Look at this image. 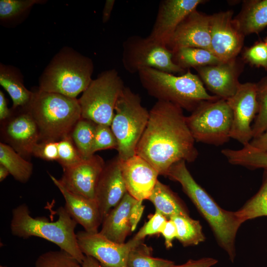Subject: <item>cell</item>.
Instances as JSON below:
<instances>
[{
	"mask_svg": "<svg viewBox=\"0 0 267 267\" xmlns=\"http://www.w3.org/2000/svg\"><path fill=\"white\" fill-rule=\"evenodd\" d=\"M235 214L243 223L247 220L267 216V169H264L262 185L258 192Z\"/></svg>",
	"mask_w": 267,
	"mask_h": 267,
	"instance_id": "31",
	"label": "cell"
},
{
	"mask_svg": "<svg viewBox=\"0 0 267 267\" xmlns=\"http://www.w3.org/2000/svg\"><path fill=\"white\" fill-rule=\"evenodd\" d=\"M257 85L253 83L241 84L236 93L226 100L232 112L230 138L243 146L253 138L251 123L258 113Z\"/></svg>",
	"mask_w": 267,
	"mask_h": 267,
	"instance_id": "12",
	"label": "cell"
},
{
	"mask_svg": "<svg viewBox=\"0 0 267 267\" xmlns=\"http://www.w3.org/2000/svg\"><path fill=\"white\" fill-rule=\"evenodd\" d=\"M168 219L163 215L156 212L144 225L140 229L134 237L143 241L148 235L160 233Z\"/></svg>",
	"mask_w": 267,
	"mask_h": 267,
	"instance_id": "39",
	"label": "cell"
},
{
	"mask_svg": "<svg viewBox=\"0 0 267 267\" xmlns=\"http://www.w3.org/2000/svg\"><path fill=\"white\" fill-rule=\"evenodd\" d=\"M49 176L62 194L65 202L64 207L71 217L84 227L85 231L91 233L98 232L103 220L96 200L69 191L59 179L52 175Z\"/></svg>",
	"mask_w": 267,
	"mask_h": 267,
	"instance_id": "21",
	"label": "cell"
},
{
	"mask_svg": "<svg viewBox=\"0 0 267 267\" xmlns=\"http://www.w3.org/2000/svg\"><path fill=\"white\" fill-rule=\"evenodd\" d=\"M122 61L125 69L131 74L146 68L173 74L186 72L174 62L172 52L166 45L148 37L134 35L128 38L123 44Z\"/></svg>",
	"mask_w": 267,
	"mask_h": 267,
	"instance_id": "10",
	"label": "cell"
},
{
	"mask_svg": "<svg viewBox=\"0 0 267 267\" xmlns=\"http://www.w3.org/2000/svg\"><path fill=\"white\" fill-rule=\"evenodd\" d=\"M204 2L203 0L161 1L154 25L148 37L166 46L179 25Z\"/></svg>",
	"mask_w": 267,
	"mask_h": 267,
	"instance_id": "15",
	"label": "cell"
},
{
	"mask_svg": "<svg viewBox=\"0 0 267 267\" xmlns=\"http://www.w3.org/2000/svg\"><path fill=\"white\" fill-rule=\"evenodd\" d=\"M149 116V111L142 105L139 94L125 87L117 101L110 126L117 141V156L121 161L136 154Z\"/></svg>",
	"mask_w": 267,
	"mask_h": 267,
	"instance_id": "7",
	"label": "cell"
},
{
	"mask_svg": "<svg viewBox=\"0 0 267 267\" xmlns=\"http://www.w3.org/2000/svg\"><path fill=\"white\" fill-rule=\"evenodd\" d=\"M172 52L182 47H196L211 51L210 15L197 9L179 25L166 45Z\"/></svg>",
	"mask_w": 267,
	"mask_h": 267,
	"instance_id": "18",
	"label": "cell"
},
{
	"mask_svg": "<svg viewBox=\"0 0 267 267\" xmlns=\"http://www.w3.org/2000/svg\"><path fill=\"white\" fill-rule=\"evenodd\" d=\"M82 266V267H103L94 258L88 256H85Z\"/></svg>",
	"mask_w": 267,
	"mask_h": 267,
	"instance_id": "47",
	"label": "cell"
},
{
	"mask_svg": "<svg viewBox=\"0 0 267 267\" xmlns=\"http://www.w3.org/2000/svg\"><path fill=\"white\" fill-rule=\"evenodd\" d=\"M233 11L210 15L211 51L222 62L235 59L243 46L245 36L235 25Z\"/></svg>",
	"mask_w": 267,
	"mask_h": 267,
	"instance_id": "13",
	"label": "cell"
},
{
	"mask_svg": "<svg viewBox=\"0 0 267 267\" xmlns=\"http://www.w3.org/2000/svg\"><path fill=\"white\" fill-rule=\"evenodd\" d=\"M264 42L267 45V36L266 37L265 39V41Z\"/></svg>",
	"mask_w": 267,
	"mask_h": 267,
	"instance_id": "49",
	"label": "cell"
},
{
	"mask_svg": "<svg viewBox=\"0 0 267 267\" xmlns=\"http://www.w3.org/2000/svg\"><path fill=\"white\" fill-rule=\"evenodd\" d=\"M136 200L127 192L104 217L99 233L113 242L125 243L127 237L132 232L130 213Z\"/></svg>",
	"mask_w": 267,
	"mask_h": 267,
	"instance_id": "22",
	"label": "cell"
},
{
	"mask_svg": "<svg viewBox=\"0 0 267 267\" xmlns=\"http://www.w3.org/2000/svg\"><path fill=\"white\" fill-rule=\"evenodd\" d=\"M183 109L172 103L157 100L149 111L145 129L137 145L136 154L166 176L180 161L194 162L198 156Z\"/></svg>",
	"mask_w": 267,
	"mask_h": 267,
	"instance_id": "1",
	"label": "cell"
},
{
	"mask_svg": "<svg viewBox=\"0 0 267 267\" xmlns=\"http://www.w3.org/2000/svg\"><path fill=\"white\" fill-rule=\"evenodd\" d=\"M152 249L142 242L130 251L127 267H172L173 261L152 257Z\"/></svg>",
	"mask_w": 267,
	"mask_h": 267,
	"instance_id": "32",
	"label": "cell"
},
{
	"mask_svg": "<svg viewBox=\"0 0 267 267\" xmlns=\"http://www.w3.org/2000/svg\"><path fill=\"white\" fill-rule=\"evenodd\" d=\"M9 174L8 169L3 165L0 164V181H2Z\"/></svg>",
	"mask_w": 267,
	"mask_h": 267,
	"instance_id": "48",
	"label": "cell"
},
{
	"mask_svg": "<svg viewBox=\"0 0 267 267\" xmlns=\"http://www.w3.org/2000/svg\"><path fill=\"white\" fill-rule=\"evenodd\" d=\"M166 176L180 184L184 192L209 223L220 246L233 262L236 256L235 239L243 223L235 212L222 209L195 180L185 161H180L172 166Z\"/></svg>",
	"mask_w": 267,
	"mask_h": 267,
	"instance_id": "2",
	"label": "cell"
},
{
	"mask_svg": "<svg viewBox=\"0 0 267 267\" xmlns=\"http://www.w3.org/2000/svg\"><path fill=\"white\" fill-rule=\"evenodd\" d=\"M142 200H136L132 206L130 213V221L132 226V231H134L139 222L143 214L144 206Z\"/></svg>",
	"mask_w": 267,
	"mask_h": 267,
	"instance_id": "42",
	"label": "cell"
},
{
	"mask_svg": "<svg viewBox=\"0 0 267 267\" xmlns=\"http://www.w3.org/2000/svg\"><path fill=\"white\" fill-rule=\"evenodd\" d=\"M118 156L105 163L95 194L102 220L127 193Z\"/></svg>",
	"mask_w": 267,
	"mask_h": 267,
	"instance_id": "20",
	"label": "cell"
},
{
	"mask_svg": "<svg viewBox=\"0 0 267 267\" xmlns=\"http://www.w3.org/2000/svg\"><path fill=\"white\" fill-rule=\"evenodd\" d=\"M222 153L232 165L251 169H267V152L258 150L249 144L240 149H224Z\"/></svg>",
	"mask_w": 267,
	"mask_h": 267,
	"instance_id": "28",
	"label": "cell"
},
{
	"mask_svg": "<svg viewBox=\"0 0 267 267\" xmlns=\"http://www.w3.org/2000/svg\"><path fill=\"white\" fill-rule=\"evenodd\" d=\"M96 124L81 118L73 128L70 135L78 151L83 159L94 155L92 148Z\"/></svg>",
	"mask_w": 267,
	"mask_h": 267,
	"instance_id": "30",
	"label": "cell"
},
{
	"mask_svg": "<svg viewBox=\"0 0 267 267\" xmlns=\"http://www.w3.org/2000/svg\"><path fill=\"white\" fill-rule=\"evenodd\" d=\"M91 59L69 48L62 49L42 74L39 90L76 98L92 80Z\"/></svg>",
	"mask_w": 267,
	"mask_h": 267,
	"instance_id": "6",
	"label": "cell"
},
{
	"mask_svg": "<svg viewBox=\"0 0 267 267\" xmlns=\"http://www.w3.org/2000/svg\"><path fill=\"white\" fill-rule=\"evenodd\" d=\"M233 20L244 36L259 33L267 26V0H245Z\"/></svg>",
	"mask_w": 267,
	"mask_h": 267,
	"instance_id": "23",
	"label": "cell"
},
{
	"mask_svg": "<svg viewBox=\"0 0 267 267\" xmlns=\"http://www.w3.org/2000/svg\"><path fill=\"white\" fill-rule=\"evenodd\" d=\"M39 131L40 141H58L70 133L82 118L76 98L41 91L33 92L26 107Z\"/></svg>",
	"mask_w": 267,
	"mask_h": 267,
	"instance_id": "5",
	"label": "cell"
},
{
	"mask_svg": "<svg viewBox=\"0 0 267 267\" xmlns=\"http://www.w3.org/2000/svg\"><path fill=\"white\" fill-rule=\"evenodd\" d=\"M170 219L177 228V239L183 246L197 245L205 241V237L199 221L183 215H176Z\"/></svg>",
	"mask_w": 267,
	"mask_h": 267,
	"instance_id": "29",
	"label": "cell"
},
{
	"mask_svg": "<svg viewBox=\"0 0 267 267\" xmlns=\"http://www.w3.org/2000/svg\"><path fill=\"white\" fill-rule=\"evenodd\" d=\"M76 235L82 253L94 258L103 267H127L130 251L143 242L134 237L127 242L120 244L109 240L99 232L91 233L79 231Z\"/></svg>",
	"mask_w": 267,
	"mask_h": 267,
	"instance_id": "11",
	"label": "cell"
},
{
	"mask_svg": "<svg viewBox=\"0 0 267 267\" xmlns=\"http://www.w3.org/2000/svg\"><path fill=\"white\" fill-rule=\"evenodd\" d=\"M32 155L46 161H57L58 158L57 141H39L34 146Z\"/></svg>",
	"mask_w": 267,
	"mask_h": 267,
	"instance_id": "40",
	"label": "cell"
},
{
	"mask_svg": "<svg viewBox=\"0 0 267 267\" xmlns=\"http://www.w3.org/2000/svg\"><path fill=\"white\" fill-rule=\"evenodd\" d=\"M57 146L58 158L57 161L63 169L74 166L84 159L78 151L70 134L58 141Z\"/></svg>",
	"mask_w": 267,
	"mask_h": 267,
	"instance_id": "35",
	"label": "cell"
},
{
	"mask_svg": "<svg viewBox=\"0 0 267 267\" xmlns=\"http://www.w3.org/2000/svg\"><path fill=\"white\" fill-rule=\"evenodd\" d=\"M218 263L216 259L204 257L198 260H189L186 263L180 265H174L172 267H211Z\"/></svg>",
	"mask_w": 267,
	"mask_h": 267,
	"instance_id": "43",
	"label": "cell"
},
{
	"mask_svg": "<svg viewBox=\"0 0 267 267\" xmlns=\"http://www.w3.org/2000/svg\"><path fill=\"white\" fill-rule=\"evenodd\" d=\"M160 233L165 239L166 248H172L173 240L177 237V230L174 222L171 219L167 220Z\"/></svg>",
	"mask_w": 267,
	"mask_h": 267,
	"instance_id": "41",
	"label": "cell"
},
{
	"mask_svg": "<svg viewBox=\"0 0 267 267\" xmlns=\"http://www.w3.org/2000/svg\"><path fill=\"white\" fill-rule=\"evenodd\" d=\"M125 86L114 69L101 73L78 99L82 118L111 126L117 101Z\"/></svg>",
	"mask_w": 267,
	"mask_h": 267,
	"instance_id": "8",
	"label": "cell"
},
{
	"mask_svg": "<svg viewBox=\"0 0 267 267\" xmlns=\"http://www.w3.org/2000/svg\"><path fill=\"white\" fill-rule=\"evenodd\" d=\"M0 164L5 166L17 181L25 183L30 179L33 164L18 154L9 145L0 143Z\"/></svg>",
	"mask_w": 267,
	"mask_h": 267,
	"instance_id": "26",
	"label": "cell"
},
{
	"mask_svg": "<svg viewBox=\"0 0 267 267\" xmlns=\"http://www.w3.org/2000/svg\"><path fill=\"white\" fill-rule=\"evenodd\" d=\"M105 165L101 156L94 154L74 166L64 169L59 180L69 191L95 200L96 186Z\"/></svg>",
	"mask_w": 267,
	"mask_h": 267,
	"instance_id": "16",
	"label": "cell"
},
{
	"mask_svg": "<svg viewBox=\"0 0 267 267\" xmlns=\"http://www.w3.org/2000/svg\"><path fill=\"white\" fill-rule=\"evenodd\" d=\"M185 119L196 141L219 146L230 138L232 112L224 99L201 102Z\"/></svg>",
	"mask_w": 267,
	"mask_h": 267,
	"instance_id": "9",
	"label": "cell"
},
{
	"mask_svg": "<svg viewBox=\"0 0 267 267\" xmlns=\"http://www.w3.org/2000/svg\"><path fill=\"white\" fill-rule=\"evenodd\" d=\"M249 144L258 150L267 152V131L253 138Z\"/></svg>",
	"mask_w": 267,
	"mask_h": 267,
	"instance_id": "44",
	"label": "cell"
},
{
	"mask_svg": "<svg viewBox=\"0 0 267 267\" xmlns=\"http://www.w3.org/2000/svg\"><path fill=\"white\" fill-rule=\"evenodd\" d=\"M138 74L140 83L149 95L190 112L203 101L220 98L209 94L199 76L189 69L180 76L153 68L142 70Z\"/></svg>",
	"mask_w": 267,
	"mask_h": 267,
	"instance_id": "4",
	"label": "cell"
},
{
	"mask_svg": "<svg viewBox=\"0 0 267 267\" xmlns=\"http://www.w3.org/2000/svg\"><path fill=\"white\" fill-rule=\"evenodd\" d=\"M41 1L39 0H0V18L6 20L17 16Z\"/></svg>",
	"mask_w": 267,
	"mask_h": 267,
	"instance_id": "36",
	"label": "cell"
},
{
	"mask_svg": "<svg viewBox=\"0 0 267 267\" xmlns=\"http://www.w3.org/2000/svg\"><path fill=\"white\" fill-rule=\"evenodd\" d=\"M0 267H7L5 266H3V265H0Z\"/></svg>",
	"mask_w": 267,
	"mask_h": 267,
	"instance_id": "50",
	"label": "cell"
},
{
	"mask_svg": "<svg viewBox=\"0 0 267 267\" xmlns=\"http://www.w3.org/2000/svg\"><path fill=\"white\" fill-rule=\"evenodd\" d=\"M58 219L49 221L46 218L31 216L28 206L20 204L12 211L10 228L12 234L27 239L32 236L50 241L82 263L85 255L79 246L75 230L77 224L65 207L57 211Z\"/></svg>",
	"mask_w": 267,
	"mask_h": 267,
	"instance_id": "3",
	"label": "cell"
},
{
	"mask_svg": "<svg viewBox=\"0 0 267 267\" xmlns=\"http://www.w3.org/2000/svg\"><path fill=\"white\" fill-rule=\"evenodd\" d=\"M114 3V0H106L102 12V21L103 23L107 22L110 19Z\"/></svg>",
	"mask_w": 267,
	"mask_h": 267,
	"instance_id": "46",
	"label": "cell"
},
{
	"mask_svg": "<svg viewBox=\"0 0 267 267\" xmlns=\"http://www.w3.org/2000/svg\"><path fill=\"white\" fill-rule=\"evenodd\" d=\"M172 54L174 62L185 71L221 62L211 51L203 48L182 47Z\"/></svg>",
	"mask_w": 267,
	"mask_h": 267,
	"instance_id": "27",
	"label": "cell"
},
{
	"mask_svg": "<svg viewBox=\"0 0 267 267\" xmlns=\"http://www.w3.org/2000/svg\"><path fill=\"white\" fill-rule=\"evenodd\" d=\"M11 110L7 107V101L3 92L0 90V120L3 121L11 115Z\"/></svg>",
	"mask_w": 267,
	"mask_h": 267,
	"instance_id": "45",
	"label": "cell"
},
{
	"mask_svg": "<svg viewBox=\"0 0 267 267\" xmlns=\"http://www.w3.org/2000/svg\"><path fill=\"white\" fill-rule=\"evenodd\" d=\"M120 164L128 193L137 200H148L158 180V172L137 154L120 160Z\"/></svg>",
	"mask_w": 267,
	"mask_h": 267,
	"instance_id": "19",
	"label": "cell"
},
{
	"mask_svg": "<svg viewBox=\"0 0 267 267\" xmlns=\"http://www.w3.org/2000/svg\"><path fill=\"white\" fill-rule=\"evenodd\" d=\"M117 141L110 126L96 124L92 153L101 150L117 148Z\"/></svg>",
	"mask_w": 267,
	"mask_h": 267,
	"instance_id": "37",
	"label": "cell"
},
{
	"mask_svg": "<svg viewBox=\"0 0 267 267\" xmlns=\"http://www.w3.org/2000/svg\"><path fill=\"white\" fill-rule=\"evenodd\" d=\"M242 56L244 61L250 65L267 70V45L264 42H257L245 48Z\"/></svg>",
	"mask_w": 267,
	"mask_h": 267,
	"instance_id": "38",
	"label": "cell"
},
{
	"mask_svg": "<svg viewBox=\"0 0 267 267\" xmlns=\"http://www.w3.org/2000/svg\"><path fill=\"white\" fill-rule=\"evenodd\" d=\"M257 85L258 110L252 125L253 138L267 131V78Z\"/></svg>",
	"mask_w": 267,
	"mask_h": 267,
	"instance_id": "33",
	"label": "cell"
},
{
	"mask_svg": "<svg viewBox=\"0 0 267 267\" xmlns=\"http://www.w3.org/2000/svg\"><path fill=\"white\" fill-rule=\"evenodd\" d=\"M148 200L154 205L155 211L168 220L176 215L189 216L187 208L178 195L158 180Z\"/></svg>",
	"mask_w": 267,
	"mask_h": 267,
	"instance_id": "24",
	"label": "cell"
},
{
	"mask_svg": "<svg viewBox=\"0 0 267 267\" xmlns=\"http://www.w3.org/2000/svg\"><path fill=\"white\" fill-rule=\"evenodd\" d=\"M35 267H82V264L66 252L49 251L40 255Z\"/></svg>",
	"mask_w": 267,
	"mask_h": 267,
	"instance_id": "34",
	"label": "cell"
},
{
	"mask_svg": "<svg viewBox=\"0 0 267 267\" xmlns=\"http://www.w3.org/2000/svg\"><path fill=\"white\" fill-rule=\"evenodd\" d=\"M0 85L11 97L13 109L26 107L29 105L33 92L24 86L18 71L1 64Z\"/></svg>",
	"mask_w": 267,
	"mask_h": 267,
	"instance_id": "25",
	"label": "cell"
},
{
	"mask_svg": "<svg viewBox=\"0 0 267 267\" xmlns=\"http://www.w3.org/2000/svg\"><path fill=\"white\" fill-rule=\"evenodd\" d=\"M205 86L214 95L227 100L238 90L243 64L237 57L227 62L195 68Z\"/></svg>",
	"mask_w": 267,
	"mask_h": 267,
	"instance_id": "17",
	"label": "cell"
},
{
	"mask_svg": "<svg viewBox=\"0 0 267 267\" xmlns=\"http://www.w3.org/2000/svg\"><path fill=\"white\" fill-rule=\"evenodd\" d=\"M2 136L5 143L26 159L32 155L33 149L40 141L38 126L27 107L2 121Z\"/></svg>",
	"mask_w": 267,
	"mask_h": 267,
	"instance_id": "14",
	"label": "cell"
}]
</instances>
